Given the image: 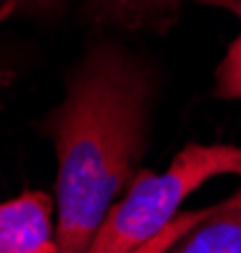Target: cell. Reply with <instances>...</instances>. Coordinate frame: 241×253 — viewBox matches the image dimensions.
<instances>
[{
  "mask_svg": "<svg viewBox=\"0 0 241 253\" xmlns=\"http://www.w3.org/2000/svg\"><path fill=\"white\" fill-rule=\"evenodd\" d=\"M198 3L211 8H224L234 13L241 23V0H198ZM216 95L226 100H241V30L231 41L224 60L216 68Z\"/></svg>",
  "mask_w": 241,
  "mask_h": 253,
  "instance_id": "5",
  "label": "cell"
},
{
  "mask_svg": "<svg viewBox=\"0 0 241 253\" xmlns=\"http://www.w3.org/2000/svg\"><path fill=\"white\" fill-rule=\"evenodd\" d=\"M214 208H203V211H186L179 213L161 233H156L151 241L141 243L139 248H133L131 253H168V248H174V243H179L186 233H191L198 223H203L211 215Z\"/></svg>",
  "mask_w": 241,
  "mask_h": 253,
  "instance_id": "6",
  "label": "cell"
},
{
  "mask_svg": "<svg viewBox=\"0 0 241 253\" xmlns=\"http://www.w3.org/2000/svg\"><path fill=\"white\" fill-rule=\"evenodd\" d=\"M168 253H241V191L214 206L209 218L174 243Z\"/></svg>",
  "mask_w": 241,
  "mask_h": 253,
  "instance_id": "4",
  "label": "cell"
},
{
  "mask_svg": "<svg viewBox=\"0 0 241 253\" xmlns=\"http://www.w3.org/2000/svg\"><path fill=\"white\" fill-rule=\"evenodd\" d=\"M98 5L108 8L116 18L126 23H141L146 18L176 10L179 0H98Z\"/></svg>",
  "mask_w": 241,
  "mask_h": 253,
  "instance_id": "7",
  "label": "cell"
},
{
  "mask_svg": "<svg viewBox=\"0 0 241 253\" xmlns=\"http://www.w3.org/2000/svg\"><path fill=\"white\" fill-rule=\"evenodd\" d=\"M0 253H55L48 193L28 191L13 201H0Z\"/></svg>",
  "mask_w": 241,
  "mask_h": 253,
  "instance_id": "3",
  "label": "cell"
},
{
  "mask_svg": "<svg viewBox=\"0 0 241 253\" xmlns=\"http://www.w3.org/2000/svg\"><path fill=\"white\" fill-rule=\"evenodd\" d=\"M216 175H241V146L189 143L163 173L141 170L98 228L91 253H131L179 215L181 203Z\"/></svg>",
  "mask_w": 241,
  "mask_h": 253,
  "instance_id": "2",
  "label": "cell"
},
{
  "mask_svg": "<svg viewBox=\"0 0 241 253\" xmlns=\"http://www.w3.org/2000/svg\"><path fill=\"white\" fill-rule=\"evenodd\" d=\"M144 108L139 70L111 50H96L46 123L58 156L55 253H91L141 156Z\"/></svg>",
  "mask_w": 241,
  "mask_h": 253,
  "instance_id": "1",
  "label": "cell"
},
{
  "mask_svg": "<svg viewBox=\"0 0 241 253\" xmlns=\"http://www.w3.org/2000/svg\"><path fill=\"white\" fill-rule=\"evenodd\" d=\"M13 3H33V5H53L55 0H13Z\"/></svg>",
  "mask_w": 241,
  "mask_h": 253,
  "instance_id": "8",
  "label": "cell"
}]
</instances>
